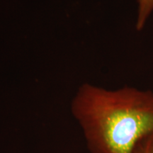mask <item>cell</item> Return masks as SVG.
Wrapping results in <instances>:
<instances>
[{"instance_id": "7a4b0ae2", "label": "cell", "mask_w": 153, "mask_h": 153, "mask_svg": "<svg viewBox=\"0 0 153 153\" xmlns=\"http://www.w3.org/2000/svg\"><path fill=\"white\" fill-rule=\"evenodd\" d=\"M153 12V0H137V16L135 28L138 31L144 28Z\"/></svg>"}, {"instance_id": "3957f363", "label": "cell", "mask_w": 153, "mask_h": 153, "mask_svg": "<svg viewBox=\"0 0 153 153\" xmlns=\"http://www.w3.org/2000/svg\"><path fill=\"white\" fill-rule=\"evenodd\" d=\"M133 153H153V135L141 140Z\"/></svg>"}, {"instance_id": "6da1fadb", "label": "cell", "mask_w": 153, "mask_h": 153, "mask_svg": "<svg viewBox=\"0 0 153 153\" xmlns=\"http://www.w3.org/2000/svg\"><path fill=\"white\" fill-rule=\"evenodd\" d=\"M71 110L90 153H133L153 135L152 91L131 87L108 90L85 84Z\"/></svg>"}]
</instances>
